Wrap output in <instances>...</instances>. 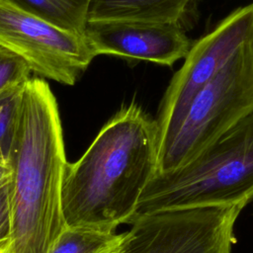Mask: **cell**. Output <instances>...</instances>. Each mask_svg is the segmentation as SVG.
<instances>
[{
  "mask_svg": "<svg viewBox=\"0 0 253 253\" xmlns=\"http://www.w3.org/2000/svg\"><path fill=\"white\" fill-rule=\"evenodd\" d=\"M59 27L84 34L90 0H4Z\"/></svg>",
  "mask_w": 253,
  "mask_h": 253,
  "instance_id": "10",
  "label": "cell"
},
{
  "mask_svg": "<svg viewBox=\"0 0 253 253\" xmlns=\"http://www.w3.org/2000/svg\"><path fill=\"white\" fill-rule=\"evenodd\" d=\"M198 0H90L87 22L131 21L183 27Z\"/></svg>",
  "mask_w": 253,
  "mask_h": 253,
  "instance_id": "9",
  "label": "cell"
},
{
  "mask_svg": "<svg viewBox=\"0 0 253 253\" xmlns=\"http://www.w3.org/2000/svg\"><path fill=\"white\" fill-rule=\"evenodd\" d=\"M242 206L170 210L141 215L119 253H231Z\"/></svg>",
  "mask_w": 253,
  "mask_h": 253,
  "instance_id": "5",
  "label": "cell"
},
{
  "mask_svg": "<svg viewBox=\"0 0 253 253\" xmlns=\"http://www.w3.org/2000/svg\"><path fill=\"white\" fill-rule=\"evenodd\" d=\"M11 180V169L8 163L0 161V188L8 185Z\"/></svg>",
  "mask_w": 253,
  "mask_h": 253,
  "instance_id": "15",
  "label": "cell"
},
{
  "mask_svg": "<svg viewBox=\"0 0 253 253\" xmlns=\"http://www.w3.org/2000/svg\"><path fill=\"white\" fill-rule=\"evenodd\" d=\"M253 113V36L190 103L173 133L159 144L158 170L175 169Z\"/></svg>",
  "mask_w": 253,
  "mask_h": 253,
  "instance_id": "4",
  "label": "cell"
},
{
  "mask_svg": "<svg viewBox=\"0 0 253 253\" xmlns=\"http://www.w3.org/2000/svg\"><path fill=\"white\" fill-rule=\"evenodd\" d=\"M25 85V84H24ZM24 85L0 93V161L8 162L14 140Z\"/></svg>",
  "mask_w": 253,
  "mask_h": 253,
  "instance_id": "12",
  "label": "cell"
},
{
  "mask_svg": "<svg viewBox=\"0 0 253 253\" xmlns=\"http://www.w3.org/2000/svg\"><path fill=\"white\" fill-rule=\"evenodd\" d=\"M0 45L23 57L40 77L70 86L96 56L84 34L4 0H0Z\"/></svg>",
  "mask_w": 253,
  "mask_h": 253,
  "instance_id": "6",
  "label": "cell"
},
{
  "mask_svg": "<svg viewBox=\"0 0 253 253\" xmlns=\"http://www.w3.org/2000/svg\"><path fill=\"white\" fill-rule=\"evenodd\" d=\"M253 201V113L183 165L156 172L128 224L170 210L242 206Z\"/></svg>",
  "mask_w": 253,
  "mask_h": 253,
  "instance_id": "3",
  "label": "cell"
},
{
  "mask_svg": "<svg viewBox=\"0 0 253 253\" xmlns=\"http://www.w3.org/2000/svg\"><path fill=\"white\" fill-rule=\"evenodd\" d=\"M84 35L95 55H114L173 66L193 42L178 24L131 21L86 22Z\"/></svg>",
  "mask_w": 253,
  "mask_h": 253,
  "instance_id": "8",
  "label": "cell"
},
{
  "mask_svg": "<svg viewBox=\"0 0 253 253\" xmlns=\"http://www.w3.org/2000/svg\"><path fill=\"white\" fill-rule=\"evenodd\" d=\"M253 36V3L235 9L194 42L172 76L156 118L159 144L175 130L197 93Z\"/></svg>",
  "mask_w": 253,
  "mask_h": 253,
  "instance_id": "7",
  "label": "cell"
},
{
  "mask_svg": "<svg viewBox=\"0 0 253 253\" xmlns=\"http://www.w3.org/2000/svg\"><path fill=\"white\" fill-rule=\"evenodd\" d=\"M32 69L20 55L0 45V93L24 85L31 78Z\"/></svg>",
  "mask_w": 253,
  "mask_h": 253,
  "instance_id": "13",
  "label": "cell"
},
{
  "mask_svg": "<svg viewBox=\"0 0 253 253\" xmlns=\"http://www.w3.org/2000/svg\"><path fill=\"white\" fill-rule=\"evenodd\" d=\"M156 120L132 102L101 128L83 155L66 163L61 206L66 226L111 232L129 222L158 170Z\"/></svg>",
  "mask_w": 253,
  "mask_h": 253,
  "instance_id": "1",
  "label": "cell"
},
{
  "mask_svg": "<svg viewBox=\"0 0 253 253\" xmlns=\"http://www.w3.org/2000/svg\"><path fill=\"white\" fill-rule=\"evenodd\" d=\"M124 238L125 233L65 226L47 253H119Z\"/></svg>",
  "mask_w": 253,
  "mask_h": 253,
  "instance_id": "11",
  "label": "cell"
},
{
  "mask_svg": "<svg viewBox=\"0 0 253 253\" xmlns=\"http://www.w3.org/2000/svg\"><path fill=\"white\" fill-rule=\"evenodd\" d=\"M12 218L9 184L0 188V251H9L11 244Z\"/></svg>",
  "mask_w": 253,
  "mask_h": 253,
  "instance_id": "14",
  "label": "cell"
},
{
  "mask_svg": "<svg viewBox=\"0 0 253 253\" xmlns=\"http://www.w3.org/2000/svg\"><path fill=\"white\" fill-rule=\"evenodd\" d=\"M0 253H10L9 251H0Z\"/></svg>",
  "mask_w": 253,
  "mask_h": 253,
  "instance_id": "16",
  "label": "cell"
},
{
  "mask_svg": "<svg viewBox=\"0 0 253 253\" xmlns=\"http://www.w3.org/2000/svg\"><path fill=\"white\" fill-rule=\"evenodd\" d=\"M10 253H47L65 228L61 189L67 163L56 99L42 77L24 85L8 158Z\"/></svg>",
  "mask_w": 253,
  "mask_h": 253,
  "instance_id": "2",
  "label": "cell"
}]
</instances>
